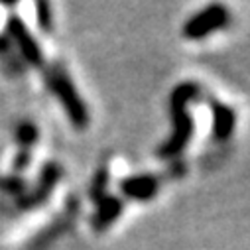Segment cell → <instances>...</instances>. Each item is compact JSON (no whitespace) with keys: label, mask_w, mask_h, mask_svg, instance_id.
I'll list each match as a JSON object with an SVG mask.
<instances>
[{"label":"cell","mask_w":250,"mask_h":250,"mask_svg":"<svg viewBox=\"0 0 250 250\" xmlns=\"http://www.w3.org/2000/svg\"><path fill=\"white\" fill-rule=\"evenodd\" d=\"M36 12H38V24H40V28H42L45 34H49L51 28H53L49 4H47V2H38V4H36Z\"/></svg>","instance_id":"12"},{"label":"cell","mask_w":250,"mask_h":250,"mask_svg":"<svg viewBox=\"0 0 250 250\" xmlns=\"http://www.w3.org/2000/svg\"><path fill=\"white\" fill-rule=\"evenodd\" d=\"M47 85L51 87V91L55 93V97L63 104L71 124L77 130L87 128L89 124V110L87 104L83 103V99L79 97L69 73L65 71V67L61 63H55L49 71H47Z\"/></svg>","instance_id":"2"},{"label":"cell","mask_w":250,"mask_h":250,"mask_svg":"<svg viewBox=\"0 0 250 250\" xmlns=\"http://www.w3.org/2000/svg\"><path fill=\"white\" fill-rule=\"evenodd\" d=\"M187 171V166L183 162H173L166 171L162 173H140V175H128L118 181V189L124 197L132 201H148L158 195L162 181L183 177Z\"/></svg>","instance_id":"3"},{"label":"cell","mask_w":250,"mask_h":250,"mask_svg":"<svg viewBox=\"0 0 250 250\" xmlns=\"http://www.w3.org/2000/svg\"><path fill=\"white\" fill-rule=\"evenodd\" d=\"M201 97V87L195 81H185L179 83L171 95H169V112H171V120H173V132L169 138H166L156 154L162 160H175L189 144L191 136H193V118L189 114V103L197 101Z\"/></svg>","instance_id":"1"},{"label":"cell","mask_w":250,"mask_h":250,"mask_svg":"<svg viewBox=\"0 0 250 250\" xmlns=\"http://www.w3.org/2000/svg\"><path fill=\"white\" fill-rule=\"evenodd\" d=\"M124 211V203L116 197V195H106L97 203V211L91 217V227L97 232L106 230L108 227H112V223L122 215Z\"/></svg>","instance_id":"8"},{"label":"cell","mask_w":250,"mask_h":250,"mask_svg":"<svg viewBox=\"0 0 250 250\" xmlns=\"http://www.w3.org/2000/svg\"><path fill=\"white\" fill-rule=\"evenodd\" d=\"M0 191L6 195H16L20 199L28 191V185L20 175H8L4 179H0Z\"/></svg>","instance_id":"11"},{"label":"cell","mask_w":250,"mask_h":250,"mask_svg":"<svg viewBox=\"0 0 250 250\" xmlns=\"http://www.w3.org/2000/svg\"><path fill=\"white\" fill-rule=\"evenodd\" d=\"M108 183H110V169L108 166H101L89 185V199L99 203L103 197H106V189H108Z\"/></svg>","instance_id":"9"},{"label":"cell","mask_w":250,"mask_h":250,"mask_svg":"<svg viewBox=\"0 0 250 250\" xmlns=\"http://www.w3.org/2000/svg\"><path fill=\"white\" fill-rule=\"evenodd\" d=\"M2 211H8V209H6V207H4L2 203H0V213H2Z\"/></svg>","instance_id":"14"},{"label":"cell","mask_w":250,"mask_h":250,"mask_svg":"<svg viewBox=\"0 0 250 250\" xmlns=\"http://www.w3.org/2000/svg\"><path fill=\"white\" fill-rule=\"evenodd\" d=\"M209 106H211V114H213V138L219 142L229 140L236 126L234 108H230L229 104H225L217 99H209Z\"/></svg>","instance_id":"7"},{"label":"cell","mask_w":250,"mask_h":250,"mask_svg":"<svg viewBox=\"0 0 250 250\" xmlns=\"http://www.w3.org/2000/svg\"><path fill=\"white\" fill-rule=\"evenodd\" d=\"M16 138H18L20 148L30 152V148L38 142V128H36V124L30 122V120H22L16 126Z\"/></svg>","instance_id":"10"},{"label":"cell","mask_w":250,"mask_h":250,"mask_svg":"<svg viewBox=\"0 0 250 250\" xmlns=\"http://www.w3.org/2000/svg\"><path fill=\"white\" fill-rule=\"evenodd\" d=\"M229 22H230V12L227 10V6L211 4L187 20L181 28V34L187 40H203L209 34H213L221 28H227Z\"/></svg>","instance_id":"4"},{"label":"cell","mask_w":250,"mask_h":250,"mask_svg":"<svg viewBox=\"0 0 250 250\" xmlns=\"http://www.w3.org/2000/svg\"><path fill=\"white\" fill-rule=\"evenodd\" d=\"M30 162H32V154L28 150H20L16 160H14V164H12V167H14V171H24L30 166Z\"/></svg>","instance_id":"13"},{"label":"cell","mask_w":250,"mask_h":250,"mask_svg":"<svg viewBox=\"0 0 250 250\" xmlns=\"http://www.w3.org/2000/svg\"><path fill=\"white\" fill-rule=\"evenodd\" d=\"M8 32H10L12 40L16 42L20 53L24 55V59L28 61V63L34 65V67H43V55L40 51V45L34 40V36L28 32L26 24L18 16H12L8 20Z\"/></svg>","instance_id":"6"},{"label":"cell","mask_w":250,"mask_h":250,"mask_svg":"<svg viewBox=\"0 0 250 250\" xmlns=\"http://www.w3.org/2000/svg\"><path fill=\"white\" fill-rule=\"evenodd\" d=\"M59 179H61V167H59L57 164H53V162L45 164V166L42 167V171H40V177H38L36 187H34V189H30V191H26V193L18 199V203H16L18 209L26 211V209H34V207L42 205V203L51 195L53 187H55V183H57Z\"/></svg>","instance_id":"5"}]
</instances>
